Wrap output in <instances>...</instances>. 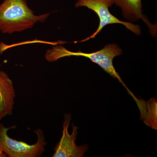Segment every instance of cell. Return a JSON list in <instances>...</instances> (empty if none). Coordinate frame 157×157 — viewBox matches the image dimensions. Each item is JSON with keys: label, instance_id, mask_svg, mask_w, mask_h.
Masks as SVG:
<instances>
[{"label": "cell", "instance_id": "obj_1", "mask_svg": "<svg viewBox=\"0 0 157 157\" xmlns=\"http://www.w3.org/2000/svg\"><path fill=\"white\" fill-rule=\"evenodd\" d=\"M50 13L36 15L27 0H4L0 4V32L3 34L21 33L45 22Z\"/></svg>", "mask_w": 157, "mask_h": 157}, {"label": "cell", "instance_id": "obj_3", "mask_svg": "<svg viewBox=\"0 0 157 157\" xmlns=\"http://www.w3.org/2000/svg\"><path fill=\"white\" fill-rule=\"evenodd\" d=\"M16 127L14 126L6 128L0 123V152L6 154L9 157H36L42 155L47 144L43 131L40 129L36 130L35 132L38 137L36 142L29 144L9 137V130Z\"/></svg>", "mask_w": 157, "mask_h": 157}, {"label": "cell", "instance_id": "obj_9", "mask_svg": "<svg viewBox=\"0 0 157 157\" xmlns=\"http://www.w3.org/2000/svg\"><path fill=\"white\" fill-rule=\"evenodd\" d=\"M7 155L4 153L0 152V157H7Z\"/></svg>", "mask_w": 157, "mask_h": 157}, {"label": "cell", "instance_id": "obj_7", "mask_svg": "<svg viewBox=\"0 0 157 157\" xmlns=\"http://www.w3.org/2000/svg\"><path fill=\"white\" fill-rule=\"evenodd\" d=\"M15 97L13 82L6 72L0 70V121L12 114Z\"/></svg>", "mask_w": 157, "mask_h": 157}, {"label": "cell", "instance_id": "obj_5", "mask_svg": "<svg viewBox=\"0 0 157 157\" xmlns=\"http://www.w3.org/2000/svg\"><path fill=\"white\" fill-rule=\"evenodd\" d=\"M71 114H66L63 124V135L59 143L54 148L53 157H82L88 150L87 144L78 146L76 140L78 134V128L73 125V132L70 134L68 132L71 122Z\"/></svg>", "mask_w": 157, "mask_h": 157}, {"label": "cell", "instance_id": "obj_6", "mask_svg": "<svg viewBox=\"0 0 157 157\" xmlns=\"http://www.w3.org/2000/svg\"><path fill=\"white\" fill-rule=\"evenodd\" d=\"M113 5L121 10L124 18L130 21H135L141 19L148 27L152 36H157L156 24H153L142 13V0H113Z\"/></svg>", "mask_w": 157, "mask_h": 157}, {"label": "cell", "instance_id": "obj_2", "mask_svg": "<svg viewBox=\"0 0 157 157\" xmlns=\"http://www.w3.org/2000/svg\"><path fill=\"white\" fill-rule=\"evenodd\" d=\"M122 54L121 48L115 43L107 44L101 50L91 53H85L80 51H70L60 44H58L53 45L52 48L46 51L45 57L47 61L50 63L56 61L59 59L66 57L82 56L89 59L93 63L99 65L104 71L113 78H117L126 88L129 94L133 98L135 95L126 86L113 66V59L116 57L121 55Z\"/></svg>", "mask_w": 157, "mask_h": 157}, {"label": "cell", "instance_id": "obj_4", "mask_svg": "<svg viewBox=\"0 0 157 157\" xmlns=\"http://www.w3.org/2000/svg\"><path fill=\"white\" fill-rule=\"evenodd\" d=\"M113 5V0H77L75 3V8L86 7L92 10L98 15L100 21L97 30L89 37L79 41V42H85L90 39H94L105 26L114 24L122 25L132 33L137 36H140L141 33L140 26L134 24L132 22H126L121 20L110 13L109 8L112 7Z\"/></svg>", "mask_w": 157, "mask_h": 157}, {"label": "cell", "instance_id": "obj_8", "mask_svg": "<svg viewBox=\"0 0 157 157\" xmlns=\"http://www.w3.org/2000/svg\"><path fill=\"white\" fill-rule=\"evenodd\" d=\"M140 110L141 118L144 124L151 128L157 130V100L151 98L147 102L142 99L136 101Z\"/></svg>", "mask_w": 157, "mask_h": 157}]
</instances>
